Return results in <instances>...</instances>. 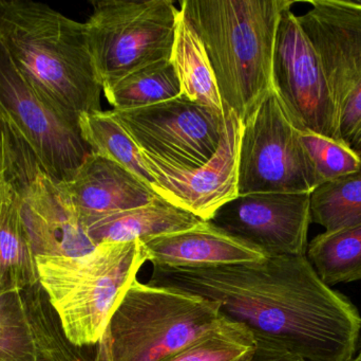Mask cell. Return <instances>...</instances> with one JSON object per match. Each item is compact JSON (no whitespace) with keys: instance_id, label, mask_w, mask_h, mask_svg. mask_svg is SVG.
Returning a JSON list of instances; mask_svg holds the SVG:
<instances>
[{"instance_id":"1","label":"cell","mask_w":361,"mask_h":361,"mask_svg":"<svg viewBox=\"0 0 361 361\" xmlns=\"http://www.w3.org/2000/svg\"><path fill=\"white\" fill-rule=\"evenodd\" d=\"M148 284L220 304L222 316L305 361H352L361 316L322 282L307 256L206 268L154 267Z\"/></svg>"},{"instance_id":"2","label":"cell","mask_w":361,"mask_h":361,"mask_svg":"<svg viewBox=\"0 0 361 361\" xmlns=\"http://www.w3.org/2000/svg\"><path fill=\"white\" fill-rule=\"evenodd\" d=\"M0 42L21 76L53 107L80 122L101 112L85 23L40 2L0 0Z\"/></svg>"},{"instance_id":"3","label":"cell","mask_w":361,"mask_h":361,"mask_svg":"<svg viewBox=\"0 0 361 361\" xmlns=\"http://www.w3.org/2000/svg\"><path fill=\"white\" fill-rule=\"evenodd\" d=\"M290 0H182L203 42L225 112L245 122L273 90V59Z\"/></svg>"},{"instance_id":"4","label":"cell","mask_w":361,"mask_h":361,"mask_svg":"<svg viewBox=\"0 0 361 361\" xmlns=\"http://www.w3.org/2000/svg\"><path fill=\"white\" fill-rule=\"evenodd\" d=\"M147 262L143 242H107L80 256H36L39 283L76 348L94 347Z\"/></svg>"},{"instance_id":"5","label":"cell","mask_w":361,"mask_h":361,"mask_svg":"<svg viewBox=\"0 0 361 361\" xmlns=\"http://www.w3.org/2000/svg\"><path fill=\"white\" fill-rule=\"evenodd\" d=\"M223 319L214 301L135 280L95 345L93 361H165Z\"/></svg>"},{"instance_id":"6","label":"cell","mask_w":361,"mask_h":361,"mask_svg":"<svg viewBox=\"0 0 361 361\" xmlns=\"http://www.w3.org/2000/svg\"><path fill=\"white\" fill-rule=\"evenodd\" d=\"M85 23L102 88L135 70L171 59L180 8L171 0L93 1Z\"/></svg>"},{"instance_id":"7","label":"cell","mask_w":361,"mask_h":361,"mask_svg":"<svg viewBox=\"0 0 361 361\" xmlns=\"http://www.w3.org/2000/svg\"><path fill=\"white\" fill-rule=\"evenodd\" d=\"M242 124L238 195L312 194L318 188L300 131L288 118L274 89Z\"/></svg>"},{"instance_id":"8","label":"cell","mask_w":361,"mask_h":361,"mask_svg":"<svg viewBox=\"0 0 361 361\" xmlns=\"http://www.w3.org/2000/svg\"><path fill=\"white\" fill-rule=\"evenodd\" d=\"M0 122L31 150L55 182L73 179L92 154L80 122L53 107L21 76L0 42Z\"/></svg>"},{"instance_id":"9","label":"cell","mask_w":361,"mask_h":361,"mask_svg":"<svg viewBox=\"0 0 361 361\" xmlns=\"http://www.w3.org/2000/svg\"><path fill=\"white\" fill-rule=\"evenodd\" d=\"M6 175L35 256H80L97 246L87 235L67 193L44 172L30 148L2 124Z\"/></svg>"},{"instance_id":"10","label":"cell","mask_w":361,"mask_h":361,"mask_svg":"<svg viewBox=\"0 0 361 361\" xmlns=\"http://www.w3.org/2000/svg\"><path fill=\"white\" fill-rule=\"evenodd\" d=\"M144 154L182 170L212 160L226 129L223 110L184 95L146 107L110 110Z\"/></svg>"},{"instance_id":"11","label":"cell","mask_w":361,"mask_h":361,"mask_svg":"<svg viewBox=\"0 0 361 361\" xmlns=\"http://www.w3.org/2000/svg\"><path fill=\"white\" fill-rule=\"evenodd\" d=\"M309 4L299 23L324 66L341 140L361 154V8L350 0Z\"/></svg>"},{"instance_id":"12","label":"cell","mask_w":361,"mask_h":361,"mask_svg":"<svg viewBox=\"0 0 361 361\" xmlns=\"http://www.w3.org/2000/svg\"><path fill=\"white\" fill-rule=\"evenodd\" d=\"M273 89L298 131L343 141L324 66L290 8L282 13L278 25Z\"/></svg>"},{"instance_id":"13","label":"cell","mask_w":361,"mask_h":361,"mask_svg":"<svg viewBox=\"0 0 361 361\" xmlns=\"http://www.w3.org/2000/svg\"><path fill=\"white\" fill-rule=\"evenodd\" d=\"M208 222L267 256H307L311 194L238 195Z\"/></svg>"},{"instance_id":"14","label":"cell","mask_w":361,"mask_h":361,"mask_svg":"<svg viewBox=\"0 0 361 361\" xmlns=\"http://www.w3.org/2000/svg\"><path fill=\"white\" fill-rule=\"evenodd\" d=\"M225 117L226 129L220 148L212 160L199 169H177L142 152L156 182L157 194L205 222L238 196L239 143L243 124L231 110L225 112Z\"/></svg>"},{"instance_id":"15","label":"cell","mask_w":361,"mask_h":361,"mask_svg":"<svg viewBox=\"0 0 361 361\" xmlns=\"http://www.w3.org/2000/svg\"><path fill=\"white\" fill-rule=\"evenodd\" d=\"M95 345L76 348L63 334L40 283L0 295V361H93Z\"/></svg>"},{"instance_id":"16","label":"cell","mask_w":361,"mask_h":361,"mask_svg":"<svg viewBox=\"0 0 361 361\" xmlns=\"http://www.w3.org/2000/svg\"><path fill=\"white\" fill-rule=\"evenodd\" d=\"M84 228L118 212L160 199L156 191L118 163L91 154L73 179L61 182Z\"/></svg>"},{"instance_id":"17","label":"cell","mask_w":361,"mask_h":361,"mask_svg":"<svg viewBox=\"0 0 361 361\" xmlns=\"http://www.w3.org/2000/svg\"><path fill=\"white\" fill-rule=\"evenodd\" d=\"M147 262L154 267L206 268L264 260L267 254L210 222L145 242Z\"/></svg>"},{"instance_id":"18","label":"cell","mask_w":361,"mask_h":361,"mask_svg":"<svg viewBox=\"0 0 361 361\" xmlns=\"http://www.w3.org/2000/svg\"><path fill=\"white\" fill-rule=\"evenodd\" d=\"M203 222L201 218L159 199L149 205L110 214L91 224L87 235L95 246L107 242L143 243L187 230Z\"/></svg>"},{"instance_id":"19","label":"cell","mask_w":361,"mask_h":361,"mask_svg":"<svg viewBox=\"0 0 361 361\" xmlns=\"http://www.w3.org/2000/svg\"><path fill=\"white\" fill-rule=\"evenodd\" d=\"M38 283L35 252L19 215L16 192L6 175L0 189V295Z\"/></svg>"},{"instance_id":"20","label":"cell","mask_w":361,"mask_h":361,"mask_svg":"<svg viewBox=\"0 0 361 361\" xmlns=\"http://www.w3.org/2000/svg\"><path fill=\"white\" fill-rule=\"evenodd\" d=\"M171 61L179 78L180 95L223 110L218 85L203 42L180 8Z\"/></svg>"},{"instance_id":"21","label":"cell","mask_w":361,"mask_h":361,"mask_svg":"<svg viewBox=\"0 0 361 361\" xmlns=\"http://www.w3.org/2000/svg\"><path fill=\"white\" fill-rule=\"evenodd\" d=\"M307 258L330 288L361 280V224L317 235L307 246Z\"/></svg>"},{"instance_id":"22","label":"cell","mask_w":361,"mask_h":361,"mask_svg":"<svg viewBox=\"0 0 361 361\" xmlns=\"http://www.w3.org/2000/svg\"><path fill=\"white\" fill-rule=\"evenodd\" d=\"M82 139L92 154L122 165L154 189V179L144 160L142 150L110 112H95L80 117Z\"/></svg>"},{"instance_id":"23","label":"cell","mask_w":361,"mask_h":361,"mask_svg":"<svg viewBox=\"0 0 361 361\" xmlns=\"http://www.w3.org/2000/svg\"><path fill=\"white\" fill-rule=\"evenodd\" d=\"M103 91L114 110H128L176 99L180 86L175 66L164 59L131 72Z\"/></svg>"},{"instance_id":"24","label":"cell","mask_w":361,"mask_h":361,"mask_svg":"<svg viewBox=\"0 0 361 361\" xmlns=\"http://www.w3.org/2000/svg\"><path fill=\"white\" fill-rule=\"evenodd\" d=\"M311 218L328 232L361 224V167L312 193Z\"/></svg>"},{"instance_id":"25","label":"cell","mask_w":361,"mask_h":361,"mask_svg":"<svg viewBox=\"0 0 361 361\" xmlns=\"http://www.w3.org/2000/svg\"><path fill=\"white\" fill-rule=\"evenodd\" d=\"M256 347L250 329L224 317L218 328L165 361H248Z\"/></svg>"},{"instance_id":"26","label":"cell","mask_w":361,"mask_h":361,"mask_svg":"<svg viewBox=\"0 0 361 361\" xmlns=\"http://www.w3.org/2000/svg\"><path fill=\"white\" fill-rule=\"evenodd\" d=\"M300 138L313 165L318 187L360 169V153L345 142L307 131H300Z\"/></svg>"},{"instance_id":"27","label":"cell","mask_w":361,"mask_h":361,"mask_svg":"<svg viewBox=\"0 0 361 361\" xmlns=\"http://www.w3.org/2000/svg\"><path fill=\"white\" fill-rule=\"evenodd\" d=\"M255 338L257 343L256 350L248 361H305L269 341L258 337Z\"/></svg>"},{"instance_id":"28","label":"cell","mask_w":361,"mask_h":361,"mask_svg":"<svg viewBox=\"0 0 361 361\" xmlns=\"http://www.w3.org/2000/svg\"><path fill=\"white\" fill-rule=\"evenodd\" d=\"M6 135H4V129L0 124V189H1L2 182L6 175Z\"/></svg>"},{"instance_id":"29","label":"cell","mask_w":361,"mask_h":361,"mask_svg":"<svg viewBox=\"0 0 361 361\" xmlns=\"http://www.w3.org/2000/svg\"><path fill=\"white\" fill-rule=\"evenodd\" d=\"M352 4H355V6H360L361 8V0H350Z\"/></svg>"},{"instance_id":"30","label":"cell","mask_w":361,"mask_h":361,"mask_svg":"<svg viewBox=\"0 0 361 361\" xmlns=\"http://www.w3.org/2000/svg\"><path fill=\"white\" fill-rule=\"evenodd\" d=\"M352 361H361V351H360V353L358 354L357 357L354 358V360Z\"/></svg>"}]
</instances>
